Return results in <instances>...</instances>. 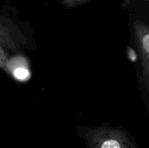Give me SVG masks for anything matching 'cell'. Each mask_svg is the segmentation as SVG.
<instances>
[{
  "label": "cell",
  "mask_w": 149,
  "mask_h": 148,
  "mask_svg": "<svg viewBox=\"0 0 149 148\" xmlns=\"http://www.w3.org/2000/svg\"><path fill=\"white\" fill-rule=\"evenodd\" d=\"M148 1H149V0H148Z\"/></svg>",
  "instance_id": "obj_5"
},
{
  "label": "cell",
  "mask_w": 149,
  "mask_h": 148,
  "mask_svg": "<svg viewBox=\"0 0 149 148\" xmlns=\"http://www.w3.org/2000/svg\"><path fill=\"white\" fill-rule=\"evenodd\" d=\"M132 30L140 56L142 97L149 117V25L144 21L136 19L133 22Z\"/></svg>",
  "instance_id": "obj_2"
},
{
  "label": "cell",
  "mask_w": 149,
  "mask_h": 148,
  "mask_svg": "<svg viewBox=\"0 0 149 148\" xmlns=\"http://www.w3.org/2000/svg\"><path fill=\"white\" fill-rule=\"evenodd\" d=\"M0 58H1V55H0Z\"/></svg>",
  "instance_id": "obj_4"
},
{
  "label": "cell",
  "mask_w": 149,
  "mask_h": 148,
  "mask_svg": "<svg viewBox=\"0 0 149 148\" xmlns=\"http://www.w3.org/2000/svg\"><path fill=\"white\" fill-rule=\"evenodd\" d=\"M69 4H75V3H80V2H83V1H86V0H65Z\"/></svg>",
  "instance_id": "obj_3"
},
{
  "label": "cell",
  "mask_w": 149,
  "mask_h": 148,
  "mask_svg": "<svg viewBox=\"0 0 149 148\" xmlns=\"http://www.w3.org/2000/svg\"><path fill=\"white\" fill-rule=\"evenodd\" d=\"M78 134L87 148H140L134 135L122 126L103 123L96 126H81Z\"/></svg>",
  "instance_id": "obj_1"
}]
</instances>
